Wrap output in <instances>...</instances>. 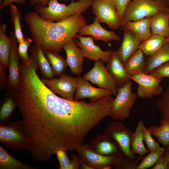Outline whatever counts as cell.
I'll use <instances>...</instances> for the list:
<instances>
[{
    "label": "cell",
    "instance_id": "6da1fadb",
    "mask_svg": "<svg viewBox=\"0 0 169 169\" xmlns=\"http://www.w3.org/2000/svg\"><path fill=\"white\" fill-rule=\"evenodd\" d=\"M16 96L32 159L46 161L58 148L76 150L84 133L85 122L76 101L56 95L37 74L21 84Z\"/></svg>",
    "mask_w": 169,
    "mask_h": 169
},
{
    "label": "cell",
    "instance_id": "7a4b0ae2",
    "mask_svg": "<svg viewBox=\"0 0 169 169\" xmlns=\"http://www.w3.org/2000/svg\"><path fill=\"white\" fill-rule=\"evenodd\" d=\"M24 19L35 44L40 46L44 50L57 53L62 51L65 43L75 38L87 23L81 13L55 22L44 19L37 12L31 11L25 15Z\"/></svg>",
    "mask_w": 169,
    "mask_h": 169
},
{
    "label": "cell",
    "instance_id": "3957f363",
    "mask_svg": "<svg viewBox=\"0 0 169 169\" xmlns=\"http://www.w3.org/2000/svg\"><path fill=\"white\" fill-rule=\"evenodd\" d=\"M58 0H49L48 6L44 7L40 4L34 6L35 11L43 19L52 22L67 18L77 13H82L90 6L93 0H71L67 5L58 3Z\"/></svg>",
    "mask_w": 169,
    "mask_h": 169
},
{
    "label": "cell",
    "instance_id": "277c9868",
    "mask_svg": "<svg viewBox=\"0 0 169 169\" xmlns=\"http://www.w3.org/2000/svg\"><path fill=\"white\" fill-rule=\"evenodd\" d=\"M160 12L169 13V2L166 0H131L124 12L120 28L128 21L151 17Z\"/></svg>",
    "mask_w": 169,
    "mask_h": 169
},
{
    "label": "cell",
    "instance_id": "5b68a950",
    "mask_svg": "<svg viewBox=\"0 0 169 169\" xmlns=\"http://www.w3.org/2000/svg\"><path fill=\"white\" fill-rule=\"evenodd\" d=\"M0 142L10 151H29V140L24 131L21 119L0 125Z\"/></svg>",
    "mask_w": 169,
    "mask_h": 169
},
{
    "label": "cell",
    "instance_id": "8992f818",
    "mask_svg": "<svg viewBox=\"0 0 169 169\" xmlns=\"http://www.w3.org/2000/svg\"><path fill=\"white\" fill-rule=\"evenodd\" d=\"M137 95L132 90L131 80L118 89V93L113 102L111 116L116 121H124L130 116L136 102Z\"/></svg>",
    "mask_w": 169,
    "mask_h": 169
},
{
    "label": "cell",
    "instance_id": "52a82bcc",
    "mask_svg": "<svg viewBox=\"0 0 169 169\" xmlns=\"http://www.w3.org/2000/svg\"><path fill=\"white\" fill-rule=\"evenodd\" d=\"M82 77L91 84L96 85L99 88L110 92L113 95H117V84L102 60L95 62L94 67Z\"/></svg>",
    "mask_w": 169,
    "mask_h": 169
},
{
    "label": "cell",
    "instance_id": "ba28073f",
    "mask_svg": "<svg viewBox=\"0 0 169 169\" xmlns=\"http://www.w3.org/2000/svg\"><path fill=\"white\" fill-rule=\"evenodd\" d=\"M90 6L93 13L100 23H105L113 29L120 28L121 21L111 0H93Z\"/></svg>",
    "mask_w": 169,
    "mask_h": 169
},
{
    "label": "cell",
    "instance_id": "9c48e42d",
    "mask_svg": "<svg viewBox=\"0 0 169 169\" xmlns=\"http://www.w3.org/2000/svg\"><path fill=\"white\" fill-rule=\"evenodd\" d=\"M129 76L130 80L138 84L137 95L140 98L150 99L161 95L163 91L160 84L161 79L143 72L129 74Z\"/></svg>",
    "mask_w": 169,
    "mask_h": 169
},
{
    "label": "cell",
    "instance_id": "30bf717a",
    "mask_svg": "<svg viewBox=\"0 0 169 169\" xmlns=\"http://www.w3.org/2000/svg\"><path fill=\"white\" fill-rule=\"evenodd\" d=\"M115 140L120 146L124 156L131 159L135 158L131 149L132 132L127 128L121 121L110 123L102 132Z\"/></svg>",
    "mask_w": 169,
    "mask_h": 169
},
{
    "label": "cell",
    "instance_id": "8fae6325",
    "mask_svg": "<svg viewBox=\"0 0 169 169\" xmlns=\"http://www.w3.org/2000/svg\"><path fill=\"white\" fill-rule=\"evenodd\" d=\"M60 77L49 79H43L41 80L54 93L59 95L65 99L74 100L79 77H74L65 74Z\"/></svg>",
    "mask_w": 169,
    "mask_h": 169
},
{
    "label": "cell",
    "instance_id": "7c38bea8",
    "mask_svg": "<svg viewBox=\"0 0 169 169\" xmlns=\"http://www.w3.org/2000/svg\"><path fill=\"white\" fill-rule=\"evenodd\" d=\"M74 40L84 58L95 62L101 60L105 63H107L115 52L112 50H102L99 46L95 44L94 39L91 36L85 37L78 33Z\"/></svg>",
    "mask_w": 169,
    "mask_h": 169
},
{
    "label": "cell",
    "instance_id": "4fadbf2b",
    "mask_svg": "<svg viewBox=\"0 0 169 169\" xmlns=\"http://www.w3.org/2000/svg\"><path fill=\"white\" fill-rule=\"evenodd\" d=\"M76 151L80 160L92 169H107L114 167L118 157L99 154L93 151L88 144H83Z\"/></svg>",
    "mask_w": 169,
    "mask_h": 169
},
{
    "label": "cell",
    "instance_id": "5bb4252c",
    "mask_svg": "<svg viewBox=\"0 0 169 169\" xmlns=\"http://www.w3.org/2000/svg\"><path fill=\"white\" fill-rule=\"evenodd\" d=\"M11 43L8 66V74L6 86L7 91L14 90L19 85L20 79V64L18 62L17 41L14 31L10 33Z\"/></svg>",
    "mask_w": 169,
    "mask_h": 169
},
{
    "label": "cell",
    "instance_id": "9a60e30c",
    "mask_svg": "<svg viewBox=\"0 0 169 169\" xmlns=\"http://www.w3.org/2000/svg\"><path fill=\"white\" fill-rule=\"evenodd\" d=\"M89 145L93 151L104 156H118L122 153L117 142L103 133L97 134Z\"/></svg>",
    "mask_w": 169,
    "mask_h": 169
},
{
    "label": "cell",
    "instance_id": "2e32d148",
    "mask_svg": "<svg viewBox=\"0 0 169 169\" xmlns=\"http://www.w3.org/2000/svg\"><path fill=\"white\" fill-rule=\"evenodd\" d=\"M92 23L85 24L80 28L78 34L83 36H91L95 40L101 41L106 43L111 41H119L121 40L120 37L114 31H108L103 28L96 17Z\"/></svg>",
    "mask_w": 169,
    "mask_h": 169
},
{
    "label": "cell",
    "instance_id": "e0dca14e",
    "mask_svg": "<svg viewBox=\"0 0 169 169\" xmlns=\"http://www.w3.org/2000/svg\"><path fill=\"white\" fill-rule=\"evenodd\" d=\"M112 95H113L110 92L93 86L89 81L79 77L74 100H79L84 98H89L90 102H93L105 96Z\"/></svg>",
    "mask_w": 169,
    "mask_h": 169
},
{
    "label": "cell",
    "instance_id": "ac0fdd59",
    "mask_svg": "<svg viewBox=\"0 0 169 169\" xmlns=\"http://www.w3.org/2000/svg\"><path fill=\"white\" fill-rule=\"evenodd\" d=\"M74 38L65 43L63 45L62 49L66 52V60L72 73L79 77L83 72L84 57L80 49L76 44Z\"/></svg>",
    "mask_w": 169,
    "mask_h": 169
},
{
    "label": "cell",
    "instance_id": "d6986e66",
    "mask_svg": "<svg viewBox=\"0 0 169 169\" xmlns=\"http://www.w3.org/2000/svg\"><path fill=\"white\" fill-rule=\"evenodd\" d=\"M123 29V37L121 45L117 54L124 65L130 57L138 49L141 42L136 36L131 31Z\"/></svg>",
    "mask_w": 169,
    "mask_h": 169
},
{
    "label": "cell",
    "instance_id": "ffe728a7",
    "mask_svg": "<svg viewBox=\"0 0 169 169\" xmlns=\"http://www.w3.org/2000/svg\"><path fill=\"white\" fill-rule=\"evenodd\" d=\"M105 67L115 81L118 89L123 87L130 80L129 74L115 51Z\"/></svg>",
    "mask_w": 169,
    "mask_h": 169
},
{
    "label": "cell",
    "instance_id": "44dd1931",
    "mask_svg": "<svg viewBox=\"0 0 169 169\" xmlns=\"http://www.w3.org/2000/svg\"><path fill=\"white\" fill-rule=\"evenodd\" d=\"M7 28L5 23L0 24V77L2 79L6 78L11 46V38L6 34Z\"/></svg>",
    "mask_w": 169,
    "mask_h": 169
},
{
    "label": "cell",
    "instance_id": "7402d4cb",
    "mask_svg": "<svg viewBox=\"0 0 169 169\" xmlns=\"http://www.w3.org/2000/svg\"><path fill=\"white\" fill-rule=\"evenodd\" d=\"M31 57L39 67L44 79H49L54 78V74L44 50L38 45H33L29 50Z\"/></svg>",
    "mask_w": 169,
    "mask_h": 169
},
{
    "label": "cell",
    "instance_id": "603a6c76",
    "mask_svg": "<svg viewBox=\"0 0 169 169\" xmlns=\"http://www.w3.org/2000/svg\"><path fill=\"white\" fill-rule=\"evenodd\" d=\"M151 18V17H148L137 21H128L123 28H125L132 32L142 42L152 34L150 28Z\"/></svg>",
    "mask_w": 169,
    "mask_h": 169
},
{
    "label": "cell",
    "instance_id": "cb8c5ba5",
    "mask_svg": "<svg viewBox=\"0 0 169 169\" xmlns=\"http://www.w3.org/2000/svg\"><path fill=\"white\" fill-rule=\"evenodd\" d=\"M150 28L152 34L169 38V13L160 12L152 16Z\"/></svg>",
    "mask_w": 169,
    "mask_h": 169
},
{
    "label": "cell",
    "instance_id": "d4e9b609",
    "mask_svg": "<svg viewBox=\"0 0 169 169\" xmlns=\"http://www.w3.org/2000/svg\"><path fill=\"white\" fill-rule=\"evenodd\" d=\"M2 100L0 108V125H5L11 117L18 104L13 90L7 91Z\"/></svg>",
    "mask_w": 169,
    "mask_h": 169
},
{
    "label": "cell",
    "instance_id": "484cf974",
    "mask_svg": "<svg viewBox=\"0 0 169 169\" xmlns=\"http://www.w3.org/2000/svg\"><path fill=\"white\" fill-rule=\"evenodd\" d=\"M169 61V42H165L160 49L146 61V68L144 72L148 74L151 71Z\"/></svg>",
    "mask_w": 169,
    "mask_h": 169
},
{
    "label": "cell",
    "instance_id": "4316f807",
    "mask_svg": "<svg viewBox=\"0 0 169 169\" xmlns=\"http://www.w3.org/2000/svg\"><path fill=\"white\" fill-rule=\"evenodd\" d=\"M17 159L0 146V169H38Z\"/></svg>",
    "mask_w": 169,
    "mask_h": 169
},
{
    "label": "cell",
    "instance_id": "83f0119b",
    "mask_svg": "<svg viewBox=\"0 0 169 169\" xmlns=\"http://www.w3.org/2000/svg\"><path fill=\"white\" fill-rule=\"evenodd\" d=\"M143 52L138 49L127 60L124 64L129 74L144 72L146 68V61Z\"/></svg>",
    "mask_w": 169,
    "mask_h": 169
},
{
    "label": "cell",
    "instance_id": "f1b7e54d",
    "mask_svg": "<svg viewBox=\"0 0 169 169\" xmlns=\"http://www.w3.org/2000/svg\"><path fill=\"white\" fill-rule=\"evenodd\" d=\"M144 126L142 120L138 123L135 131L132 133L131 141V149L132 153L138 154L141 156L149 153L143 144V130Z\"/></svg>",
    "mask_w": 169,
    "mask_h": 169
},
{
    "label": "cell",
    "instance_id": "f546056e",
    "mask_svg": "<svg viewBox=\"0 0 169 169\" xmlns=\"http://www.w3.org/2000/svg\"><path fill=\"white\" fill-rule=\"evenodd\" d=\"M67 150L63 148L56 149L54 154L56 155L59 163V169H79L80 159L79 156L75 154H72L71 156L72 160L66 154Z\"/></svg>",
    "mask_w": 169,
    "mask_h": 169
},
{
    "label": "cell",
    "instance_id": "4dcf8cb0",
    "mask_svg": "<svg viewBox=\"0 0 169 169\" xmlns=\"http://www.w3.org/2000/svg\"><path fill=\"white\" fill-rule=\"evenodd\" d=\"M52 68L54 75L60 77L64 74L68 66L66 59L58 54V53L50 50H44Z\"/></svg>",
    "mask_w": 169,
    "mask_h": 169
},
{
    "label": "cell",
    "instance_id": "1f68e13d",
    "mask_svg": "<svg viewBox=\"0 0 169 169\" xmlns=\"http://www.w3.org/2000/svg\"><path fill=\"white\" fill-rule=\"evenodd\" d=\"M165 39L160 35L152 34L149 38L141 43L139 49L143 52L144 55L151 56L162 47L165 43Z\"/></svg>",
    "mask_w": 169,
    "mask_h": 169
},
{
    "label": "cell",
    "instance_id": "d6a6232c",
    "mask_svg": "<svg viewBox=\"0 0 169 169\" xmlns=\"http://www.w3.org/2000/svg\"><path fill=\"white\" fill-rule=\"evenodd\" d=\"M160 126L152 125L148 129L152 136L165 148L169 145V120L161 118L159 121Z\"/></svg>",
    "mask_w": 169,
    "mask_h": 169
},
{
    "label": "cell",
    "instance_id": "836d02e7",
    "mask_svg": "<svg viewBox=\"0 0 169 169\" xmlns=\"http://www.w3.org/2000/svg\"><path fill=\"white\" fill-rule=\"evenodd\" d=\"M11 14V22L14 29V32L18 43L23 41L24 37L22 31V25L21 23L22 13L17 7L12 3L9 5Z\"/></svg>",
    "mask_w": 169,
    "mask_h": 169
},
{
    "label": "cell",
    "instance_id": "e575fe53",
    "mask_svg": "<svg viewBox=\"0 0 169 169\" xmlns=\"http://www.w3.org/2000/svg\"><path fill=\"white\" fill-rule=\"evenodd\" d=\"M165 151V148L160 147L157 150L149 153L143 157L140 163L136 166V169H146L153 166Z\"/></svg>",
    "mask_w": 169,
    "mask_h": 169
},
{
    "label": "cell",
    "instance_id": "d590c367",
    "mask_svg": "<svg viewBox=\"0 0 169 169\" xmlns=\"http://www.w3.org/2000/svg\"><path fill=\"white\" fill-rule=\"evenodd\" d=\"M161 95V97L156 102V106L161 118L169 120V85Z\"/></svg>",
    "mask_w": 169,
    "mask_h": 169
},
{
    "label": "cell",
    "instance_id": "8d00e7d4",
    "mask_svg": "<svg viewBox=\"0 0 169 169\" xmlns=\"http://www.w3.org/2000/svg\"><path fill=\"white\" fill-rule=\"evenodd\" d=\"M141 156L134 159L130 158L123 153L117 157L114 168L117 169H136Z\"/></svg>",
    "mask_w": 169,
    "mask_h": 169
},
{
    "label": "cell",
    "instance_id": "74e56055",
    "mask_svg": "<svg viewBox=\"0 0 169 169\" xmlns=\"http://www.w3.org/2000/svg\"><path fill=\"white\" fill-rule=\"evenodd\" d=\"M33 41V39L30 38H25L23 41L19 43L17 48L19 59L26 64L29 63L32 59L31 57L28 55V50Z\"/></svg>",
    "mask_w": 169,
    "mask_h": 169
},
{
    "label": "cell",
    "instance_id": "f35d334b",
    "mask_svg": "<svg viewBox=\"0 0 169 169\" xmlns=\"http://www.w3.org/2000/svg\"><path fill=\"white\" fill-rule=\"evenodd\" d=\"M143 141L150 152L156 151L160 147L159 144L152 137L149 130L145 125L143 130Z\"/></svg>",
    "mask_w": 169,
    "mask_h": 169
},
{
    "label": "cell",
    "instance_id": "ab89813d",
    "mask_svg": "<svg viewBox=\"0 0 169 169\" xmlns=\"http://www.w3.org/2000/svg\"><path fill=\"white\" fill-rule=\"evenodd\" d=\"M149 74L161 79L169 78V61L153 69Z\"/></svg>",
    "mask_w": 169,
    "mask_h": 169
},
{
    "label": "cell",
    "instance_id": "60d3db41",
    "mask_svg": "<svg viewBox=\"0 0 169 169\" xmlns=\"http://www.w3.org/2000/svg\"><path fill=\"white\" fill-rule=\"evenodd\" d=\"M114 4L122 22L125 11L131 0H111Z\"/></svg>",
    "mask_w": 169,
    "mask_h": 169
},
{
    "label": "cell",
    "instance_id": "b9f144b4",
    "mask_svg": "<svg viewBox=\"0 0 169 169\" xmlns=\"http://www.w3.org/2000/svg\"><path fill=\"white\" fill-rule=\"evenodd\" d=\"M169 161L163 155L151 169H167Z\"/></svg>",
    "mask_w": 169,
    "mask_h": 169
},
{
    "label": "cell",
    "instance_id": "7bdbcfd3",
    "mask_svg": "<svg viewBox=\"0 0 169 169\" xmlns=\"http://www.w3.org/2000/svg\"><path fill=\"white\" fill-rule=\"evenodd\" d=\"M26 0H3V3L0 5V10L9 6V5L13 3H16L18 4H23L25 3Z\"/></svg>",
    "mask_w": 169,
    "mask_h": 169
},
{
    "label": "cell",
    "instance_id": "ee69618b",
    "mask_svg": "<svg viewBox=\"0 0 169 169\" xmlns=\"http://www.w3.org/2000/svg\"><path fill=\"white\" fill-rule=\"evenodd\" d=\"M30 5L32 6L36 4H40L42 6L45 7L48 6V3L49 0H28ZM62 2H65L68 0H61Z\"/></svg>",
    "mask_w": 169,
    "mask_h": 169
},
{
    "label": "cell",
    "instance_id": "f6af8a7d",
    "mask_svg": "<svg viewBox=\"0 0 169 169\" xmlns=\"http://www.w3.org/2000/svg\"><path fill=\"white\" fill-rule=\"evenodd\" d=\"M79 169H92V168L85 162L80 160Z\"/></svg>",
    "mask_w": 169,
    "mask_h": 169
},
{
    "label": "cell",
    "instance_id": "bcb514c9",
    "mask_svg": "<svg viewBox=\"0 0 169 169\" xmlns=\"http://www.w3.org/2000/svg\"><path fill=\"white\" fill-rule=\"evenodd\" d=\"M163 155L169 161V150H166Z\"/></svg>",
    "mask_w": 169,
    "mask_h": 169
},
{
    "label": "cell",
    "instance_id": "7dc6e473",
    "mask_svg": "<svg viewBox=\"0 0 169 169\" xmlns=\"http://www.w3.org/2000/svg\"><path fill=\"white\" fill-rule=\"evenodd\" d=\"M169 42V38H165V42Z\"/></svg>",
    "mask_w": 169,
    "mask_h": 169
},
{
    "label": "cell",
    "instance_id": "c3c4849f",
    "mask_svg": "<svg viewBox=\"0 0 169 169\" xmlns=\"http://www.w3.org/2000/svg\"><path fill=\"white\" fill-rule=\"evenodd\" d=\"M3 0H0V5H1L3 3Z\"/></svg>",
    "mask_w": 169,
    "mask_h": 169
},
{
    "label": "cell",
    "instance_id": "681fc988",
    "mask_svg": "<svg viewBox=\"0 0 169 169\" xmlns=\"http://www.w3.org/2000/svg\"><path fill=\"white\" fill-rule=\"evenodd\" d=\"M166 150H169V145L166 147Z\"/></svg>",
    "mask_w": 169,
    "mask_h": 169
},
{
    "label": "cell",
    "instance_id": "f907efd6",
    "mask_svg": "<svg viewBox=\"0 0 169 169\" xmlns=\"http://www.w3.org/2000/svg\"><path fill=\"white\" fill-rule=\"evenodd\" d=\"M167 169H169V161L168 162L167 165Z\"/></svg>",
    "mask_w": 169,
    "mask_h": 169
},
{
    "label": "cell",
    "instance_id": "816d5d0a",
    "mask_svg": "<svg viewBox=\"0 0 169 169\" xmlns=\"http://www.w3.org/2000/svg\"><path fill=\"white\" fill-rule=\"evenodd\" d=\"M75 1H79V0H75Z\"/></svg>",
    "mask_w": 169,
    "mask_h": 169
},
{
    "label": "cell",
    "instance_id": "f5cc1de1",
    "mask_svg": "<svg viewBox=\"0 0 169 169\" xmlns=\"http://www.w3.org/2000/svg\"><path fill=\"white\" fill-rule=\"evenodd\" d=\"M166 1H167L169 2V0H166Z\"/></svg>",
    "mask_w": 169,
    "mask_h": 169
}]
</instances>
